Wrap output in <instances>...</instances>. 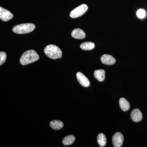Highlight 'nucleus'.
Segmentation results:
<instances>
[{
    "label": "nucleus",
    "mask_w": 147,
    "mask_h": 147,
    "mask_svg": "<svg viewBox=\"0 0 147 147\" xmlns=\"http://www.w3.org/2000/svg\"><path fill=\"white\" fill-rule=\"evenodd\" d=\"M39 59V55L35 50H29L25 52L21 56L20 63L22 65H26L36 61Z\"/></svg>",
    "instance_id": "obj_1"
},
{
    "label": "nucleus",
    "mask_w": 147,
    "mask_h": 147,
    "mask_svg": "<svg viewBox=\"0 0 147 147\" xmlns=\"http://www.w3.org/2000/svg\"><path fill=\"white\" fill-rule=\"evenodd\" d=\"M45 55L53 59H60L62 56V52L61 49L55 45H49L45 47L44 50Z\"/></svg>",
    "instance_id": "obj_2"
},
{
    "label": "nucleus",
    "mask_w": 147,
    "mask_h": 147,
    "mask_svg": "<svg viewBox=\"0 0 147 147\" xmlns=\"http://www.w3.org/2000/svg\"><path fill=\"white\" fill-rule=\"evenodd\" d=\"M35 28L34 24L30 23L20 24L16 25L13 28V32L18 34L29 33L32 32Z\"/></svg>",
    "instance_id": "obj_3"
},
{
    "label": "nucleus",
    "mask_w": 147,
    "mask_h": 147,
    "mask_svg": "<svg viewBox=\"0 0 147 147\" xmlns=\"http://www.w3.org/2000/svg\"><path fill=\"white\" fill-rule=\"evenodd\" d=\"M88 9V6L86 4H82L74 9L70 12L69 16L72 18H76L82 16Z\"/></svg>",
    "instance_id": "obj_4"
},
{
    "label": "nucleus",
    "mask_w": 147,
    "mask_h": 147,
    "mask_svg": "<svg viewBox=\"0 0 147 147\" xmlns=\"http://www.w3.org/2000/svg\"><path fill=\"white\" fill-rule=\"evenodd\" d=\"M124 141L123 135L120 132H117L113 135L112 142L115 147H120L122 146Z\"/></svg>",
    "instance_id": "obj_5"
},
{
    "label": "nucleus",
    "mask_w": 147,
    "mask_h": 147,
    "mask_svg": "<svg viewBox=\"0 0 147 147\" xmlns=\"http://www.w3.org/2000/svg\"><path fill=\"white\" fill-rule=\"evenodd\" d=\"M13 18V15L9 11L0 7V18L3 21L6 22Z\"/></svg>",
    "instance_id": "obj_6"
},
{
    "label": "nucleus",
    "mask_w": 147,
    "mask_h": 147,
    "mask_svg": "<svg viewBox=\"0 0 147 147\" xmlns=\"http://www.w3.org/2000/svg\"><path fill=\"white\" fill-rule=\"evenodd\" d=\"M76 78L79 84L84 87H88L90 86V82L88 79L81 72L76 73Z\"/></svg>",
    "instance_id": "obj_7"
},
{
    "label": "nucleus",
    "mask_w": 147,
    "mask_h": 147,
    "mask_svg": "<svg viewBox=\"0 0 147 147\" xmlns=\"http://www.w3.org/2000/svg\"><path fill=\"white\" fill-rule=\"evenodd\" d=\"M130 116L131 120L135 122L140 121L143 118L142 113L138 109H135L132 110Z\"/></svg>",
    "instance_id": "obj_8"
},
{
    "label": "nucleus",
    "mask_w": 147,
    "mask_h": 147,
    "mask_svg": "<svg viewBox=\"0 0 147 147\" xmlns=\"http://www.w3.org/2000/svg\"><path fill=\"white\" fill-rule=\"evenodd\" d=\"M101 61L107 65H112L115 63L116 59L113 56L109 55H104L101 57Z\"/></svg>",
    "instance_id": "obj_9"
},
{
    "label": "nucleus",
    "mask_w": 147,
    "mask_h": 147,
    "mask_svg": "<svg viewBox=\"0 0 147 147\" xmlns=\"http://www.w3.org/2000/svg\"><path fill=\"white\" fill-rule=\"evenodd\" d=\"M71 35L76 39H82L86 37L85 32L80 28H77L73 30L71 33Z\"/></svg>",
    "instance_id": "obj_10"
},
{
    "label": "nucleus",
    "mask_w": 147,
    "mask_h": 147,
    "mask_svg": "<svg viewBox=\"0 0 147 147\" xmlns=\"http://www.w3.org/2000/svg\"><path fill=\"white\" fill-rule=\"evenodd\" d=\"M120 107L124 112L127 111L130 108L129 102L124 98H121L119 100Z\"/></svg>",
    "instance_id": "obj_11"
},
{
    "label": "nucleus",
    "mask_w": 147,
    "mask_h": 147,
    "mask_svg": "<svg viewBox=\"0 0 147 147\" xmlns=\"http://www.w3.org/2000/svg\"><path fill=\"white\" fill-rule=\"evenodd\" d=\"M105 71L103 69L95 70L94 76L96 79L99 82H102L105 79Z\"/></svg>",
    "instance_id": "obj_12"
},
{
    "label": "nucleus",
    "mask_w": 147,
    "mask_h": 147,
    "mask_svg": "<svg viewBox=\"0 0 147 147\" xmlns=\"http://www.w3.org/2000/svg\"><path fill=\"white\" fill-rule=\"evenodd\" d=\"M64 126L63 122L59 120H53L50 122V126L55 130H59L62 128Z\"/></svg>",
    "instance_id": "obj_13"
},
{
    "label": "nucleus",
    "mask_w": 147,
    "mask_h": 147,
    "mask_svg": "<svg viewBox=\"0 0 147 147\" xmlns=\"http://www.w3.org/2000/svg\"><path fill=\"white\" fill-rule=\"evenodd\" d=\"M97 142L100 147L105 146L107 143V139L105 134L103 133H100L97 137Z\"/></svg>",
    "instance_id": "obj_14"
},
{
    "label": "nucleus",
    "mask_w": 147,
    "mask_h": 147,
    "mask_svg": "<svg viewBox=\"0 0 147 147\" xmlns=\"http://www.w3.org/2000/svg\"><path fill=\"white\" fill-rule=\"evenodd\" d=\"M75 137L72 135H68L65 137L63 140V144L65 146H68L72 144L74 142Z\"/></svg>",
    "instance_id": "obj_15"
},
{
    "label": "nucleus",
    "mask_w": 147,
    "mask_h": 147,
    "mask_svg": "<svg viewBox=\"0 0 147 147\" xmlns=\"http://www.w3.org/2000/svg\"><path fill=\"white\" fill-rule=\"evenodd\" d=\"M80 47L82 50H91L95 47V44L92 42H86L82 43L80 45Z\"/></svg>",
    "instance_id": "obj_16"
},
{
    "label": "nucleus",
    "mask_w": 147,
    "mask_h": 147,
    "mask_svg": "<svg viewBox=\"0 0 147 147\" xmlns=\"http://www.w3.org/2000/svg\"><path fill=\"white\" fill-rule=\"evenodd\" d=\"M6 58L7 55L6 53L1 51L0 52V65H1L5 62Z\"/></svg>",
    "instance_id": "obj_17"
},
{
    "label": "nucleus",
    "mask_w": 147,
    "mask_h": 147,
    "mask_svg": "<svg viewBox=\"0 0 147 147\" xmlns=\"http://www.w3.org/2000/svg\"><path fill=\"white\" fill-rule=\"evenodd\" d=\"M137 15L138 18H145L146 16V12L144 9H139L137 11Z\"/></svg>",
    "instance_id": "obj_18"
}]
</instances>
